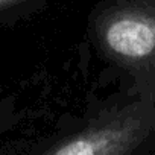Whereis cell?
<instances>
[{"instance_id": "cell-1", "label": "cell", "mask_w": 155, "mask_h": 155, "mask_svg": "<svg viewBox=\"0 0 155 155\" xmlns=\"http://www.w3.org/2000/svg\"><path fill=\"white\" fill-rule=\"evenodd\" d=\"M104 50L123 64H155V2L132 0L113 6L99 23Z\"/></svg>"}, {"instance_id": "cell-2", "label": "cell", "mask_w": 155, "mask_h": 155, "mask_svg": "<svg viewBox=\"0 0 155 155\" xmlns=\"http://www.w3.org/2000/svg\"><path fill=\"white\" fill-rule=\"evenodd\" d=\"M155 129V116L131 107L78 132L47 155H132Z\"/></svg>"}, {"instance_id": "cell-3", "label": "cell", "mask_w": 155, "mask_h": 155, "mask_svg": "<svg viewBox=\"0 0 155 155\" xmlns=\"http://www.w3.org/2000/svg\"><path fill=\"white\" fill-rule=\"evenodd\" d=\"M12 2H15V0H0V8L5 6V5H9V3H12Z\"/></svg>"}]
</instances>
